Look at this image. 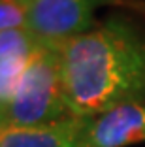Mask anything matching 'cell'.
Instances as JSON below:
<instances>
[{"label":"cell","instance_id":"6da1fadb","mask_svg":"<svg viewBox=\"0 0 145 147\" xmlns=\"http://www.w3.org/2000/svg\"><path fill=\"white\" fill-rule=\"evenodd\" d=\"M59 62L72 115L145 104V30L128 19L113 15L59 43Z\"/></svg>","mask_w":145,"mask_h":147},{"label":"cell","instance_id":"7a4b0ae2","mask_svg":"<svg viewBox=\"0 0 145 147\" xmlns=\"http://www.w3.org/2000/svg\"><path fill=\"white\" fill-rule=\"evenodd\" d=\"M6 125L36 126L70 119L62 89L59 43H47L25 70L9 104L4 109Z\"/></svg>","mask_w":145,"mask_h":147},{"label":"cell","instance_id":"3957f363","mask_svg":"<svg viewBox=\"0 0 145 147\" xmlns=\"http://www.w3.org/2000/svg\"><path fill=\"white\" fill-rule=\"evenodd\" d=\"M106 6H121L145 11L141 0H28L26 28L49 43H62L92 30L96 11Z\"/></svg>","mask_w":145,"mask_h":147},{"label":"cell","instance_id":"277c9868","mask_svg":"<svg viewBox=\"0 0 145 147\" xmlns=\"http://www.w3.org/2000/svg\"><path fill=\"white\" fill-rule=\"evenodd\" d=\"M145 142V104H128L89 117L74 147H126Z\"/></svg>","mask_w":145,"mask_h":147},{"label":"cell","instance_id":"5b68a950","mask_svg":"<svg viewBox=\"0 0 145 147\" xmlns=\"http://www.w3.org/2000/svg\"><path fill=\"white\" fill-rule=\"evenodd\" d=\"M49 42L28 28L0 32V108L6 109L25 70Z\"/></svg>","mask_w":145,"mask_h":147},{"label":"cell","instance_id":"8992f818","mask_svg":"<svg viewBox=\"0 0 145 147\" xmlns=\"http://www.w3.org/2000/svg\"><path fill=\"white\" fill-rule=\"evenodd\" d=\"M89 117H70L59 123L36 126L2 125L0 147H74Z\"/></svg>","mask_w":145,"mask_h":147},{"label":"cell","instance_id":"52a82bcc","mask_svg":"<svg viewBox=\"0 0 145 147\" xmlns=\"http://www.w3.org/2000/svg\"><path fill=\"white\" fill-rule=\"evenodd\" d=\"M26 0H0V32L26 28Z\"/></svg>","mask_w":145,"mask_h":147},{"label":"cell","instance_id":"ba28073f","mask_svg":"<svg viewBox=\"0 0 145 147\" xmlns=\"http://www.w3.org/2000/svg\"><path fill=\"white\" fill-rule=\"evenodd\" d=\"M4 123H6V117H4V109L0 108V126L4 125Z\"/></svg>","mask_w":145,"mask_h":147},{"label":"cell","instance_id":"9c48e42d","mask_svg":"<svg viewBox=\"0 0 145 147\" xmlns=\"http://www.w3.org/2000/svg\"><path fill=\"white\" fill-rule=\"evenodd\" d=\"M26 2H28V0H26Z\"/></svg>","mask_w":145,"mask_h":147}]
</instances>
